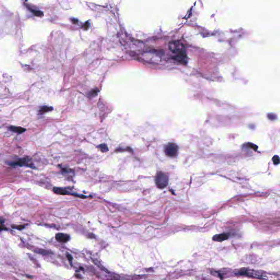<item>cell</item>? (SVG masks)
I'll return each instance as SVG.
<instances>
[{
  "instance_id": "obj_1",
  "label": "cell",
  "mask_w": 280,
  "mask_h": 280,
  "mask_svg": "<svg viewBox=\"0 0 280 280\" xmlns=\"http://www.w3.org/2000/svg\"><path fill=\"white\" fill-rule=\"evenodd\" d=\"M169 49L175 53V59L181 63L187 62V56L184 45L179 41H172L169 43Z\"/></svg>"
},
{
  "instance_id": "obj_2",
  "label": "cell",
  "mask_w": 280,
  "mask_h": 280,
  "mask_svg": "<svg viewBox=\"0 0 280 280\" xmlns=\"http://www.w3.org/2000/svg\"><path fill=\"white\" fill-rule=\"evenodd\" d=\"M236 275H242V276H247L249 277H253L259 279H264V276L261 273L258 272V271L253 270L251 269H248L246 268H243L238 271Z\"/></svg>"
},
{
  "instance_id": "obj_3",
  "label": "cell",
  "mask_w": 280,
  "mask_h": 280,
  "mask_svg": "<svg viewBox=\"0 0 280 280\" xmlns=\"http://www.w3.org/2000/svg\"><path fill=\"white\" fill-rule=\"evenodd\" d=\"M155 184L160 189H163L168 186L169 178L166 174L163 172H159L155 177Z\"/></svg>"
},
{
  "instance_id": "obj_4",
  "label": "cell",
  "mask_w": 280,
  "mask_h": 280,
  "mask_svg": "<svg viewBox=\"0 0 280 280\" xmlns=\"http://www.w3.org/2000/svg\"><path fill=\"white\" fill-rule=\"evenodd\" d=\"M165 153L169 157H175L178 153V146L175 143H169L165 148Z\"/></svg>"
},
{
  "instance_id": "obj_5",
  "label": "cell",
  "mask_w": 280,
  "mask_h": 280,
  "mask_svg": "<svg viewBox=\"0 0 280 280\" xmlns=\"http://www.w3.org/2000/svg\"><path fill=\"white\" fill-rule=\"evenodd\" d=\"M10 165H13V166H27L30 168H34L31 159H28L27 158L19 159L16 161L10 163Z\"/></svg>"
},
{
  "instance_id": "obj_6",
  "label": "cell",
  "mask_w": 280,
  "mask_h": 280,
  "mask_svg": "<svg viewBox=\"0 0 280 280\" xmlns=\"http://www.w3.org/2000/svg\"><path fill=\"white\" fill-rule=\"evenodd\" d=\"M53 191L56 194H60V195H74V196H77L81 198H86L87 196H84L82 194H78L71 193L69 192L68 190H66L65 189L62 188H59V187H54L53 188Z\"/></svg>"
},
{
  "instance_id": "obj_7",
  "label": "cell",
  "mask_w": 280,
  "mask_h": 280,
  "mask_svg": "<svg viewBox=\"0 0 280 280\" xmlns=\"http://www.w3.org/2000/svg\"><path fill=\"white\" fill-rule=\"evenodd\" d=\"M55 238L58 241L65 243L68 241L70 239V235L64 233H58L55 235Z\"/></svg>"
},
{
  "instance_id": "obj_8",
  "label": "cell",
  "mask_w": 280,
  "mask_h": 280,
  "mask_svg": "<svg viewBox=\"0 0 280 280\" xmlns=\"http://www.w3.org/2000/svg\"><path fill=\"white\" fill-rule=\"evenodd\" d=\"M229 237V234L227 233H222L220 234L215 235L213 237L212 240L215 241L222 242L227 240Z\"/></svg>"
},
{
  "instance_id": "obj_9",
  "label": "cell",
  "mask_w": 280,
  "mask_h": 280,
  "mask_svg": "<svg viewBox=\"0 0 280 280\" xmlns=\"http://www.w3.org/2000/svg\"><path fill=\"white\" fill-rule=\"evenodd\" d=\"M9 129L10 131L17 133V134H22L26 131V129L25 128H23L20 126H10Z\"/></svg>"
},
{
  "instance_id": "obj_10",
  "label": "cell",
  "mask_w": 280,
  "mask_h": 280,
  "mask_svg": "<svg viewBox=\"0 0 280 280\" xmlns=\"http://www.w3.org/2000/svg\"><path fill=\"white\" fill-rule=\"evenodd\" d=\"M53 110V108L52 107L46 106H42L41 107V108L39 110V113L40 114H43L45 113L51 111Z\"/></svg>"
},
{
  "instance_id": "obj_11",
  "label": "cell",
  "mask_w": 280,
  "mask_h": 280,
  "mask_svg": "<svg viewBox=\"0 0 280 280\" xmlns=\"http://www.w3.org/2000/svg\"><path fill=\"white\" fill-rule=\"evenodd\" d=\"M97 148H99L100 151L102 152H107L108 151V150H109L107 145L105 144V143H102V144H101L99 146H98Z\"/></svg>"
},
{
  "instance_id": "obj_12",
  "label": "cell",
  "mask_w": 280,
  "mask_h": 280,
  "mask_svg": "<svg viewBox=\"0 0 280 280\" xmlns=\"http://www.w3.org/2000/svg\"><path fill=\"white\" fill-rule=\"evenodd\" d=\"M31 10V11L32 12L33 14L37 16H43V12L40 11V10Z\"/></svg>"
},
{
  "instance_id": "obj_13",
  "label": "cell",
  "mask_w": 280,
  "mask_h": 280,
  "mask_svg": "<svg viewBox=\"0 0 280 280\" xmlns=\"http://www.w3.org/2000/svg\"><path fill=\"white\" fill-rule=\"evenodd\" d=\"M273 162H274V164L275 165H278L280 163V158H279L278 156H277V155H275L274 158H273Z\"/></svg>"
},
{
  "instance_id": "obj_14",
  "label": "cell",
  "mask_w": 280,
  "mask_h": 280,
  "mask_svg": "<svg viewBox=\"0 0 280 280\" xmlns=\"http://www.w3.org/2000/svg\"><path fill=\"white\" fill-rule=\"evenodd\" d=\"M98 92H99V90H97V89H94V90L91 91L90 92V95L91 97L95 96Z\"/></svg>"
},
{
  "instance_id": "obj_15",
  "label": "cell",
  "mask_w": 280,
  "mask_h": 280,
  "mask_svg": "<svg viewBox=\"0 0 280 280\" xmlns=\"http://www.w3.org/2000/svg\"><path fill=\"white\" fill-rule=\"evenodd\" d=\"M36 252L41 253L42 254H47L48 253V252L46 250H39V251H36Z\"/></svg>"
},
{
  "instance_id": "obj_16",
  "label": "cell",
  "mask_w": 280,
  "mask_h": 280,
  "mask_svg": "<svg viewBox=\"0 0 280 280\" xmlns=\"http://www.w3.org/2000/svg\"><path fill=\"white\" fill-rule=\"evenodd\" d=\"M89 22H87L86 23L84 24V27L85 30H87V29L89 28Z\"/></svg>"
},
{
  "instance_id": "obj_17",
  "label": "cell",
  "mask_w": 280,
  "mask_h": 280,
  "mask_svg": "<svg viewBox=\"0 0 280 280\" xmlns=\"http://www.w3.org/2000/svg\"><path fill=\"white\" fill-rule=\"evenodd\" d=\"M67 257H68V259L70 261H72V257L71 256L70 254H67Z\"/></svg>"
}]
</instances>
